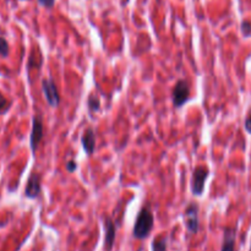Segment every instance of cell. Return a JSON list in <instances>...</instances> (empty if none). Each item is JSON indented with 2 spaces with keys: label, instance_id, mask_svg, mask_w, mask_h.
Returning <instances> with one entry per match:
<instances>
[{
  "label": "cell",
  "instance_id": "7c38bea8",
  "mask_svg": "<svg viewBox=\"0 0 251 251\" xmlns=\"http://www.w3.org/2000/svg\"><path fill=\"white\" fill-rule=\"evenodd\" d=\"M100 97H98V95L91 93L87 98V107L91 114L95 112H98V110H100Z\"/></svg>",
  "mask_w": 251,
  "mask_h": 251
},
{
  "label": "cell",
  "instance_id": "5b68a950",
  "mask_svg": "<svg viewBox=\"0 0 251 251\" xmlns=\"http://www.w3.org/2000/svg\"><path fill=\"white\" fill-rule=\"evenodd\" d=\"M44 136V127H43V119L39 114L33 115L32 119V131L29 136V146H31L32 153H36L39 144L43 140Z\"/></svg>",
  "mask_w": 251,
  "mask_h": 251
},
{
  "label": "cell",
  "instance_id": "ba28073f",
  "mask_svg": "<svg viewBox=\"0 0 251 251\" xmlns=\"http://www.w3.org/2000/svg\"><path fill=\"white\" fill-rule=\"evenodd\" d=\"M104 230H105V238H104V251H112L114 247L115 242V225L110 217L104 218Z\"/></svg>",
  "mask_w": 251,
  "mask_h": 251
},
{
  "label": "cell",
  "instance_id": "3957f363",
  "mask_svg": "<svg viewBox=\"0 0 251 251\" xmlns=\"http://www.w3.org/2000/svg\"><path fill=\"white\" fill-rule=\"evenodd\" d=\"M184 223L186 230L190 234H198L200 222H199V205L198 202H190L184 211Z\"/></svg>",
  "mask_w": 251,
  "mask_h": 251
},
{
  "label": "cell",
  "instance_id": "9a60e30c",
  "mask_svg": "<svg viewBox=\"0 0 251 251\" xmlns=\"http://www.w3.org/2000/svg\"><path fill=\"white\" fill-rule=\"evenodd\" d=\"M65 167H66V171H68L69 173H74V172L77 169V163H76L74 159H70V161L66 162Z\"/></svg>",
  "mask_w": 251,
  "mask_h": 251
},
{
  "label": "cell",
  "instance_id": "6da1fadb",
  "mask_svg": "<svg viewBox=\"0 0 251 251\" xmlns=\"http://www.w3.org/2000/svg\"><path fill=\"white\" fill-rule=\"evenodd\" d=\"M154 225V217L152 213L151 207L149 205L144 206L139 211L136 221H135L134 228H132V235L136 239H145L150 235Z\"/></svg>",
  "mask_w": 251,
  "mask_h": 251
},
{
  "label": "cell",
  "instance_id": "ac0fdd59",
  "mask_svg": "<svg viewBox=\"0 0 251 251\" xmlns=\"http://www.w3.org/2000/svg\"><path fill=\"white\" fill-rule=\"evenodd\" d=\"M250 251H251V248H250Z\"/></svg>",
  "mask_w": 251,
  "mask_h": 251
},
{
  "label": "cell",
  "instance_id": "7a4b0ae2",
  "mask_svg": "<svg viewBox=\"0 0 251 251\" xmlns=\"http://www.w3.org/2000/svg\"><path fill=\"white\" fill-rule=\"evenodd\" d=\"M210 176V169L206 166H199L193 171L191 176V193L195 196H201L205 190V183Z\"/></svg>",
  "mask_w": 251,
  "mask_h": 251
},
{
  "label": "cell",
  "instance_id": "9c48e42d",
  "mask_svg": "<svg viewBox=\"0 0 251 251\" xmlns=\"http://www.w3.org/2000/svg\"><path fill=\"white\" fill-rule=\"evenodd\" d=\"M81 145L88 156H92L96 149V134L92 127H87L81 136Z\"/></svg>",
  "mask_w": 251,
  "mask_h": 251
},
{
  "label": "cell",
  "instance_id": "4fadbf2b",
  "mask_svg": "<svg viewBox=\"0 0 251 251\" xmlns=\"http://www.w3.org/2000/svg\"><path fill=\"white\" fill-rule=\"evenodd\" d=\"M0 55L2 58H6L9 55V43L5 38L0 37Z\"/></svg>",
  "mask_w": 251,
  "mask_h": 251
},
{
  "label": "cell",
  "instance_id": "30bf717a",
  "mask_svg": "<svg viewBox=\"0 0 251 251\" xmlns=\"http://www.w3.org/2000/svg\"><path fill=\"white\" fill-rule=\"evenodd\" d=\"M235 240H237V229L235 228H226L221 251H235Z\"/></svg>",
  "mask_w": 251,
  "mask_h": 251
},
{
  "label": "cell",
  "instance_id": "2e32d148",
  "mask_svg": "<svg viewBox=\"0 0 251 251\" xmlns=\"http://www.w3.org/2000/svg\"><path fill=\"white\" fill-rule=\"evenodd\" d=\"M245 130L251 134V108L249 112H248L247 118H245Z\"/></svg>",
  "mask_w": 251,
  "mask_h": 251
},
{
  "label": "cell",
  "instance_id": "8fae6325",
  "mask_svg": "<svg viewBox=\"0 0 251 251\" xmlns=\"http://www.w3.org/2000/svg\"><path fill=\"white\" fill-rule=\"evenodd\" d=\"M168 250V243H167V237L159 235L152 242V251H167Z\"/></svg>",
  "mask_w": 251,
  "mask_h": 251
},
{
  "label": "cell",
  "instance_id": "e0dca14e",
  "mask_svg": "<svg viewBox=\"0 0 251 251\" xmlns=\"http://www.w3.org/2000/svg\"><path fill=\"white\" fill-rule=\"evenodd\" d=\"M38 2L42 6L47 7V9H51L54 4H55V0H38Z\"/></svg>",
  "mask_w": 251,
  "mask_h": 251
},
{
  "label": "cell",
  "instance_id": "52a82bcc",
  "mask_svg": "<svg viewBox=\"0 0 251 251\" xmlns=\"http://www.w3.org/2000/svg\"><path fill=\"white\" fill-rule=\"evenodd\" d=\"M42 193V176L39 173H31L28 180H27V185L25 188V196L27 199H34L38 198Z\"/></svg>",
  "mask_w": 251,
  "mask_h": 251
},
{
  "label": "cell",
  "instance_id": "8992f818",
  "mask_svg": "<svg viewBox=\"0 0 251 251\" xmlns=\"http://www.w3.org/2000/svg\"><path fill=\"white\" fill-rule=\"evenodd\" d=\"M42 92L46 97L47 102L50 107L56 108L60 104V96H59L58 87L51 78H43L42 80Z\"/></svg>",
  "mask_w": 251,
  "mask_h": 251
},
{
  "label": "cell",
  "instance_id": "5bb4252c",
  "mask_svg": "<svg viewBox=\"0 0 251 251\" xmlns=\"http://www.w3.org/2000/svg\"><path fill=\"white\" fill-rule=\"evenodd\" d=\"M9 108H10V102L1 95V93H0V115L6 113Z\"/></svg>",
  "mask_w": 251,
  "mask_h": 251
},
{
  "label": "cell",
  "instance_id": "277c9868",
  "mask_svg": "<svg viewBox=\"0 0 251 251\" xmlns=\"http://www.w3.org/2000/svg\"><path fill=\"white\" fill-rule=\"evenodd\" d=\"M173 104L176 108H181L189 100H190V86L186 80H179L174 85L173 92Z\"/></svg>",
  "mask_w": 251,
  "mask_h": 251
}]
</instances>
